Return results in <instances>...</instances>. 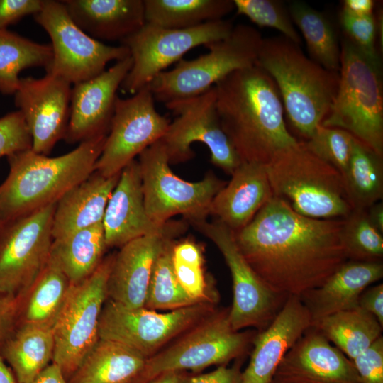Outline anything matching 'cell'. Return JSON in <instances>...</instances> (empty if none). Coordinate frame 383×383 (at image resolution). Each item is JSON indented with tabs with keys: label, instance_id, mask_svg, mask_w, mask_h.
<instances>
[{
	"label": "cell",
	"instance_id": "cell-9",
	"mask_svg": "<svg viewBox=\"0 0 383 383\" xmlns=\"http://www.w3.org/2000/svg\"><path fill=\"white\" fill-rule=\"evenodd\" d=\"M113 255L103 259L95 271L72 284L52 326V362L67 380L98 340L99 318L107 299V282Z\"/></svg>",
	"mask_w": 383,
	"mask_h": 383
},
{
	"label": "cell",
	"instance_id": "cell-12",
	"mask_svg": "<svg viewBox=\"0 0 383 383\" xmlns=\"http://www.w3.org/2000/svg\"><path fill=\"white\" fill-rule=\"evenodd\" d=\"M165 105L175 116L160 140L170 164L192 159L194 153L191 145L200 142L209 149L211 162L231 175L242 162L222 128L214 86L197 96L174 100Z\"/></svg>",
	"mask_w": 383,
	"mask_h": 383
},
{
	"label": "cell",
	"instance_id": "cell-19",
	"mask_svg": "<svg viewBox=\"0 0 383 383\" xmlns=\"http://www.w3.org/2000/svg\"><path fill=\"white\" fill-rule=\"evenodd\" d=\"M182 221H168L153 233L134 239L113 255L107 297L128 309L145 306L152 268L165 246L185 231Z\"/></svg>",
	"mask_w": 383,
	"mask_h": 383
},
{
	"label": "cell",
	"instance_id": "cell-11",
	"mask_svg": "<svg viewBox=\"0 0 383 383\" xmlns=\"http://www.w3.org/2000/svg\"><path fill=\"white\" fill-rule=\"evenodd\" d=\"M233 26L231 21L225 19L185 29L165 28L145 23L121 42L129 50L133 64L120 88L133 95L169 65L182 60L189 50L226 38Z\"/></svg>",
	"mask_w": 383,
	"mask_h": 383
},
{
	"label": "cell",
	"instance_id": "cell-17",
	"mask_svg": "<svg viewBox=\"0 0 383 383\" xmlns=\"http://www.w3.org/2000/svg\"><path fill=\"white\" fill-rule=\"evenodd\" d=\"M170 121L155 108L148 87L126 99L117 97L113 116L95 172L110 177L162 138Z\"/></svg>",
	"mask_w": 383,
	"mask_h": 383
},
{
	"label": "cell",
	"instance_id": "cell-25",
	"mask_svg": "<svg viewBox=\"0 0 383 383\" xmlns=\"http://www.w3.org/2000/svg\"><path fill=\"white\" fill-rule=\"evenodd\" d=\"M382 277V262L347 260L321 286L299 296L311 326L328 316L359 307L362 292Z\"/></svg>",
	"mask_w": 383,
	"mask_h": 383
},
{
	"label": "cell",
	"instance_id": "cell-53",
	"mask_svg": "<svg viewBox=\"0 0 383 383\" xmlns=\"http://www.w3.org/2000/svg\"><path fill=\"white\" fill-rule=\"evenodd\" d=\"M0 383H18L11 370L4 362L0 355Z\"/></svg>",
	"mask_w": 383,
	"mask_h": 383
},
{
	"label": "cell",
	"instance_id": "cell-6",
	"mask_svg": "<svg viewBox=\"0 0 383 383\" xmlns=\"http://www.w3.org/2000/svg\"><path fill=\"white\" fill-rule=\"evenodd\" d=\"M324 127L345 130L383 156V83L379 57L347 37L340 44L339 83Z\"/></svg>",
	"mask_w": 383,
	"mask_h": 383
},
{
	"label": "cell",
	"instance_id": "cell-51",
	"mask_svg": "<svg viewBox=\"0 0 383 383\" xmlns=\"http://www.w3.org/2000/svg\"><path fill=\"white\" fill-rule=\"evenodd\" d=\"M367 217L370 223L380 233H383V203L382 201L374 203L365 209Z\"/></svg>",
	"mask_w": 383,
	"mask_h": 383
},
{
	"label": "cell",
	"instance_id": "cell-2",
	"mask_svg": "<svg viewBox=\"0 0 383 383\" xmlns=\"http://www.w3.org/2000/svg\"><path fill=\"white\" fill-rule=\"evenodd\" d=\"M214 88L222 128L242 162L265 165L298 143L286 126L274 81L258 65L233 72Z\"/></svg>",
	"mask_w": 383,
	"mask_h": 383
},
{
	"label": "cell",
	"instance_id": "cell-8",
	"mask_svg": "<svg viewBox=\"0 0 383 383\" xmlns=\"http://www.w3.org/2000/svg\"><path fill=\"white\" fill-rule=\"evenodd\" d=\"M138 156L145 211L157 223L179 214L189 221L206 218L213 197L227 183L211 173L196 182L178 177L160 140Z\"/></svg>",
	"mask_w": 383,
	"mask_h": 383
},
{
	"label": "cell",
	"instance_id": "cell-22",
	"mask_svg": "<svg viewBox=\"0 0 383 383\" xmlns=\"http://www.w3.org/2000/svg\"><path fill=\"white\" fill-rule=\"evenodd\" d=\"M310 314L299 296H289L272 323L252 339L250 362L240 383H272L284 356L311 326Z\"/></svg>",
	"mask_w": 383,
	"mask_h": 383
},
{
	"label": "cell",
	"instance_id": "cell-43",
	"mask_svg": "<svg viewBox=\"0 0 383 383\" xmlns=\"http://www.w3.org/2000/svg\"><path fill=\"white\" fill-rule=\"evenodd\" d=\"M340 23L346 37L357 48L372 57H379L375 48L377 23L374 15L356 16L342 9Z\"/></svg>",
	"mask_w": 383,
	"mask_h": 383
},
{
	"label": "cell",
	"instance_id": "cell-54",
	"mask_svg": "<svg viewBox=\"0 0 383 383\" xmlns=\"http://www.w3.org/2000/svg\"><path fill=\"white\" fill-rule=\"evenodd\" d=\"M1 226H2V223H1V218H0V229H1Z\"/></svg>",
	"mask_w": 383,
	"mask_h": 383
},
{
	"label": "cell",
	"instance_id": "cell-42",
	"mask_svg": "<svg viewBox=\"0 0 383 383\" xmlns=\"http://www.w3.org/2000/svg\"><path fill=\"white\" fill-rule=\"evenodd\" d=\"M31 147V136L21 111H11L0 118V157Z\"/></svg>",
	"mask_w": 383,
	"mask_h": 383
},
{
	"label": "cell",
	"instance_id": "cell-46",
	"mask_svg": "<svg viewBox=\"0 0 383 383\" xmlns=\"http://www.w3.org/2000/svg\"><path fill=\"white\" fill-rule=\"evenodd\" d=\"M240 365L237 362L231 367L221 365L206 374L185 377L182 383H240Z\"/></svg>",
	"mask_w": 383,
	"mask_h": 383
},
{
	"label": "cell",
	"instance_id": "cell-30",
	"mask_svg": "<svg viewBox=\"0 0 383 383\" xmlns=\"http://www.w3.org/2000/svg\"><path fill=\"white\" fill-rule=\"evenodd\" d=\"M52 326L25 322L8 342L5 357L18 383H30L52 360Z\"/></svg>",
	"mask_w": 383,
	"mask_h": 383
},
{
	"label": "cell",
	"instance_id": "cell-52",
	"mask_svg": "<svg viewBox=\"0 0 383 383\" xmlns=\"http://www.w3.org/2000/svg\"><path fill=\"white\" fill-rule=\"evenodd\" d=\"M184 377L182 372L170 371L157 376L148 383H182Z\"/></svg>",
	"mask_w": 383,
	"mask_h": 383
},
{
	"label": "cell",
	"instance_id": "cell-45",
	"mask_svg": "<svg viewBox=\"0 0 383 383\" xmlns=\"http://www.w3.org/2000/svg\"><path fill=\"white\" fill-rule=\"evenodd\" d=\"M44 3L45 0H0V29H8L26 16H33Z\"/></svg>",
	"mask_w": 383,
	"mask_h": 383
},
{
	"label": "cell",
	"instance_id": "cell-20",
	"mask_svg": "<svg viewBox=\"0 0 383 383\" xmlns=\"http://www.w3.org/2000/svg\"><path fill=\"white\" fill-rule=\"evenodd\" d=\"M131 55L90 79L72 87L70 113L65 140L81 143L107 135L120 88L132 67Z\"/></svg>",
	"mask_w": 383,
	"mask_h": 383
},
{
	"label": "cell",
	"instance_id": "cell-50",
	"mask_svg": "<svg viewBox=\"0 0 383 383\" xmlns=\"http://www.w3.org/2000/svg\"><path fill=\"white\" fill-rule=\"evenodd\" d=\"M15 299L0 294V336L9 326L14 311Z\"/></svg>",
	"mask_w": 383,
	"mask_h": 383
},
{
	"label": "cell",
	"instance_id": "cell-5",
	"mask_svg": "<svg viewBox=\"0 0 383 383\" xmlns=\"http://www.w3.org/2000/svg\"><path fill=\"white\" fill-rule=\"evenodd\" d=\"M265 167L273 196L304 216L344 218L353 210L342 174L303 141L278 151Z\"/></svg>",
	"mask_w": 383,
	"mask_h": 383
},
{
	"label": "cell",
	"instance_id": "cell-1",
	"mask_svg": "<svg viewBox=\"0 0 383 383\" xmlns=\"http://www.w3.org/2000/svg\"><path fill=\"white\" fill-rule=\"evenodd\" d=\"M343 223V218L304 216L273 196L233 233L243 257L272 291L299 296L321 286L348 260Z\"/></svg>",
	"mask_w": 383,
	"mask_h": 383
},
{
	"label": "cell",
	"instance_id": "cell-34",
	"mask_svg": "<svg viewBox=\"0 0 383 383\" xmlns=\"http://www.w3.org/2000/svg\"><path fill=\"white\" fill-rule=\"evenodd\" d=\"M52 59L50 44L40 43L8 29H0V93L13 95L23 70H45Z\"/></svg>",
	"mask_w": 383,
	"mask_h": 383
},
{
	"label": "cell",
	"instance_id": "cell-39",
	"mask_svg": "<svg viewBox=\"0 0 383 383\" xmlns=\"http://www.w3.org/2000/svg\"><path fill=\"white\" fill-rule=\"evenodd\" d=\"M172 260L177 279L185 292L200 303L208 302L203 253L198 244L188 239L174 243Z\"/></svg>",
	"mask_w": 383,
	"mask_h": 383
},
{
	"label": "cell",
	"instance_id": "cell-7",
	"mask_svg": "<svg viewBox=\"0 0 383 383\" xmlns=\"http://www.w3.org/2000/svg\"><path fill=\"white\" fill-rule=\"evenodd\" d=\"M263 38L254 27L234 26L226 38L204 46L209 52L193 60H180L148 85L155 101L167 103L197 96L234 71L256 65Z\"/></svg>",
	"mask_w": 383,
	"mask_h": 383
},
{
	"label": "cell",
	"instance_id": "cell-35",
	"mask_svg": "<svg viewBox=\"0 0 383 383\" xmlns=\"http://www.w3.org/2000/svg\"><path fill=\"white\" fill-rule=\"evenodd\" d=\"M288 11L292 22L301 30L313 60L326 70L339 72L340 46L329 19L302 1L290 3Z\"/></svg>",
	"mask_w": 383,
	"mask_h": 383
},
{
	"label": "cell",
	"instance_id": "cell-3",
	"mask_svg": "<svg viewBox=\"0 0 383 383\" xmlns=\"http://www.w3.org/2000/svg\"><path fill=\"white\" fill-rule=\"evenodd\" d=\"M106 135L81 142L73 150L54 157L31 149L7 157L9 172L0 184L2 224L56 203L95 171Z\"/></svg>",
	"mask_w": 383,
	"mask_h": 383
},
{
	"label": "cell",
	"instance_id": "cell-14",
	"mask_svg": "<svg viewBox=\"0 0 383 383\" xmlns=\"http://www.w3.org/2000/svg\"><path fill=\"white\" fill-rule=\"evenodd\" d=\"M57 203V202H56ZM56 203L2 224L0 294L15 299L29 292L51 252Z\"/></svg>",
	"mask_w": 383,
	"mask_h": 383
},
{
	"label": "cell",
	"instance_id": "cell-24",
	"mask_svg": "<svg viewBox=\"0 0 383 383\" xmlns=\"http://www.w3.org/2000/svg\"><path fill=\"white\" fill-rule=\"evenodd\" d=\"M273 196L265 165L241 162L230 182L213 197L209 214L236 232L247 226Z\"/></svg>",
	"mask_w": 383,
	"mask_h": 383
},
{
	"label": "cell",
	"instance_id": "cell-32",
	"mask_svg": "<svg viewBox=\"0 0 383 383\" xmlns=\"http://www.w3.org/2000/svg\"><path fill=\"white\" fill-rule=\"evenodd\" d=\"M145 23L185 29L222 20L235 9L232 0H144Z\"/></svg>",
	"mask_w": 383,
	"mask_h": 383
},
{
	"label": "cell",
	"instance_id": "cell-23",
	"mask_svg": "<svg viewBox=\"0 0 383 383\" xmlns=\"http://www.w3.org/2000/svg\"><path fill=\"white\" fill-rule=\"evenodd\" d=\"M166 223H157L148 216L138 162L133 160L121 170L105 209L102 226L107 248H121L159 231Z\"/></svg>",
	"mask_w": 383,
	"mask_h": 383
},
{
	"label": "cell",
	"instance_id": "cell-31",
	"mask_svg": "<svg viewBox=\"0 0 383 383\" xmlns=\"http://www.w3.org/2000/svg\"><path fill=\"white\" fill-rule=\"evenodd\" d=\"M311 326L351 360L382 335L383 329L373 315L360 307L328 316Z\"/></svg>",
	"mask_w": 383,
	"mask_h": 383
},
{
	"label": "cell",
	"instance_id": "cell-49",
	"mask_svg": "<svg viewBox=\"0 0 383 383\" xmlns=\"http://www.w3.org/2000/svg\"><path fill=\"white\" fill-rule=\"evenodd\" d=\"M374 4L372 0H345L343 10L356 16H372Z\"/></svg>",
	"mask_w": 383,
	"mask_h": 383
},
{
	"label": "cell",
	"instance_id": "cell-38",
	"mask_svg": "<svg viewBox=\"0 0 383 383\" xmlns=\"http://www.w3.org/2000/svg\"><path fill=\"white\" fill-rule=\"evenodd\" d=\"M341 240L348 260L382 262L383 233L370 223L365 210L353 209L343 218Z\"/></svg>",
	"mask_w": 383,
	"mask_h": 383
},
{
	"label": "cell",
	"instance_id": "cell-33",
	"mask_svg": "<svg viewBox=\"0 0 383 383\" xmlns=\"http://www.w3.org/2000/svg\"><path fill=\"white\" fill-rule=\"evenodd\" d=\"M382 157L355 138L352 155L343 174L353 209L365 210L383 197Z\"/></svg>",
	"mask_w": 383,
	"mask_h": 383
},
{
	"label": "cell",
	"instance_id": "cell-27",
	"mask_svg": "<svg viewBox=\"0 0 383 383\" xmlns=\"http://www.w3.org/2000/svg\"><path fill=\"white\" fill-rule=\"evenodd\" d=\"M120 174L106 177L94 171L62 195L57 201L53 213V240L101 223Z\"/></svg>",
	"mask_w": 383,
	"mask_h": 383
},
{
	"label": "cell",
	"instance_id": "cell-41",
	"mask_svg": "<svg viewBox=\"0 0 383 383\" xmlns=\"http://www.w3.org/2000/svg\"><path fill=\"white\" fill-rule=\"evenodd\" d=\"M237 14L243 15L261 27L274 28L282 35L300 44L301 39L284 4L274 0H233Z\"/></svg>",
	"mask_w": 383,
	"mask_h": 383
},
{
	"label": "cell",
	"instance_id": "cell-47",
	"mask_svg": "<svg viewBox=\"0 0 383 383\" xmlns=\"http://www.w3.org/2000/svg\"><path fill=\"white\" fill-rule=\"evenodd\" d=\"M358 306L373 315L383 327V284L366 288L359 297Z\"/></svg>",
	"mask_w": 383,
	"mask_h": 383
},
{
	"label": "cell",
	"instance_id": "cell-18",
	"mask_svg": "<svg viewBox=\"0 0 383 383\" xmlns=\"http://www.w3.org/2000/svg\"><path fill=\"white\" fill-rule=\"evenodd\" d=\"M71 91L72 84L51 74L42 78L21 77L14 103L23 116L35 152L47 155L65 138Z\"/></svg>",
	"mask_w": 383,
	"mask_h": 383
},
{
	"label": "cell",
	"instance_id": "cell-44",
	"mask_svg": "<svg viewBox=\"0 0 383 383\" xmlns=\"http://www.w3.org/2000/svg\"><path fill=\"white\" fill-rule=\"evenodd\" d=\"M352 362L362 383H383V337H379Z\"/></svg>",
	"mask_w": 383,
	"mask_h": 383
},
{
	"label": "cell",
	"instance_id": "cell-21",
	"mask_svg": "<svg viewBox=\"0 0 383 383\" xmlns=\"http://www.w3.org/2000/svg\"><path fill=\"white\" fill-rule=\"evenodd\" d=\"M272 383H362L352 362L309 327L284 356Z\"/></svg>",
	"mask_w": 383,
	"mask_h": 383
},
{
	"label": "cell",
	"instance_id": "cell-28",
	"mask_svg": "<svg viewBox=\"0 0 383 383\" xmlns=\"http://www.w3.org/2000/svg\"><path fill=\"white\" fill-rule=\"evenodd\" d=\"M148 357L119 342L101 339L69 383H140Z\"/></svg>",
	"mask_w": 383,
	"mask_h": 383
},
{
	"label": "cell",
	"instance_id": "cell-26",
	"mask_svg": "<svg viewBox=\"0 0 383 383\" xmlns=\"http://www.w3.org/2000/svg\"><path fill=\"white\" fill-rule=\"evenodd\" d=\"M72 21L88 35L120 43L145 24L144 0H62Z\"/></svg>",
	"mask_w": 383,
	"mask_h": 383
},
{
	"label": "cell",
	"instance_id": "cell-37",
	"mask_svg": "<svg viewBox=\"0 0 383 383\" xmlns=\"http://www.w3.org/2000/svg\"><path fill=\"white\" fill-rule=\"evenodd\" d=\"M174 243L170 241L155 260L145 302L147 309L172 311L200 304L185 292L174 274L172 260Z\"/></svg>",
	"mask_w": 383,
	"mask_h": 383
},
{
	"label": "cell",
	"instance_id": "cell-15",
	"mask_svg": "<svg viewBox=\"0 0 383 383\" xmlns=\"http://www.w3.org/2000/svg\"><path fill=\"white\" fill-rule=\"evenodd\" d=\"M218 248L233 281V303L228 318L235 331L254 327L265 329L278 314L288 296L272 291L257 274L240 251L234 233L218 220L189 221Z\"/></svg>",
	"mask_w": 383,
	"mask_h": 383
},
{
	"label": "cell",
	"instance_id": "cell-29",
	"mask_svg": "<svg viewBox=\"0 0 383 383\" xmlns=\"http://www.w3.org/2000/svg\"><path fill=\"white\" fill-rule=\"evenodd\" d=\"M106 248L101 223L53 240L50 255L70 282L76 284L95 271Z\"/></svg>",
	"mask_w": 383,
	"mask_h": 383
},
{
	"label": "cell",
	"instance_id": "cell-36",
	"mask_svg": "<svg viewBox=\"0 0 383 383\" xmlns=\"http://www.w3.org/2000/svg\"><path fill=\"white\" fill-rule=\"evenodd\" d=\"M72 284L50 255L45 268L29 290L25 322L52 326Z\"/></svg>",
	"mask_w": 383,
	"mask_h": 383
},
{
	"label": "cell",
	"instance_id": "cell-48",
	"mask_svg": "<svg viewBox=\"0 0 383 383\" xmlns=\"http://www.w3.org/2000/svg\"><path fill=\"white\" fill-rule=\"evenodd\" d=\"M30 383H69L61 368L55 362L49 364Z\"/></svg>",
	"mask_w": 383,
	"mask_h": 383
},
{
	"label": "cell",
	"instance_id": "cell-40",
	"mask_svg": "<svg viewBox=\"0 0 383 383\" xmlns=\"http://www.w3.org/2000/svg\"><path fill=\"white\" fill-rule=\"evenodd\" d=\"M302 141L310 152L333 166L343 175L353 149V135L340 128L320 125L311 137Z\"/></svg>",
	"mask_w": 383,
	"mask_h": 383
},
{
	"label": "cell",
	"instance_id": "cell-4",
	"mask_svg": "<svg viewBox=\"0 0 383 383\" xmlns=\"http://www.w3.org/2000/svg\"><path fill=\"white\" fill-rule=\"evenodd\" d=\"M256 65L274 81L291 125L309 139L330 111L339 72L309 59L299 44L282 35L263 38Z\"/></svg>",
	"mask_w": 383,
	"mask_h": 383
},
{
	"label": "cell",
	"instance_id": "cell-10",
	"mask_svg": "<svg viewBox=\"0 0 383 383\" xmlns=\"http://www.w3.org/2000/svg\"><path fill=\"white\" fill-rule=\"evenodd\" d=\"M33 18L51 40L52 59L46 73L70 84L95 77L106 70L109 62L130 56L126 46L109 45L84 33L72 21L62 1L45 0Z\"/></svg>",
	"mask_w": 383,
	"mask_h": 383
},
{
	"label": "cell",
	"instance_id": "cell-16",
	"mask_svg": "<svg viewBox=\"0 0 383 383\" xmlns=\"http://www.w3.org/2000/svg\"><path fill=\"white\" fill-rule=\"evenodd\" d=\"M212 310L209 302L158 313L128 309L106 299L100 316L99 337L125 344L150 357L174 336L192 328Z\"/></svg>",
	"mask_w": 383,
	"mask_h": 383
},
{
	"label": "cell",
	"instance_id": "cell-13",
	"mask_svg": "<svg viewBox=\"0 0 383 383\" xmlns=\"http://www.w3.org/2000/svg\"><path fill=\"white\" fill-rule=\"evenodd\" d=\"M229 309L212 313L173 345L148 357L140 383H148L170 371H198L213 365H226L243 355L255 334L235 331L229 321Z\"/></svg>",
	"mask_w": 383,
	"mask_h": 383
}]
</instances>
